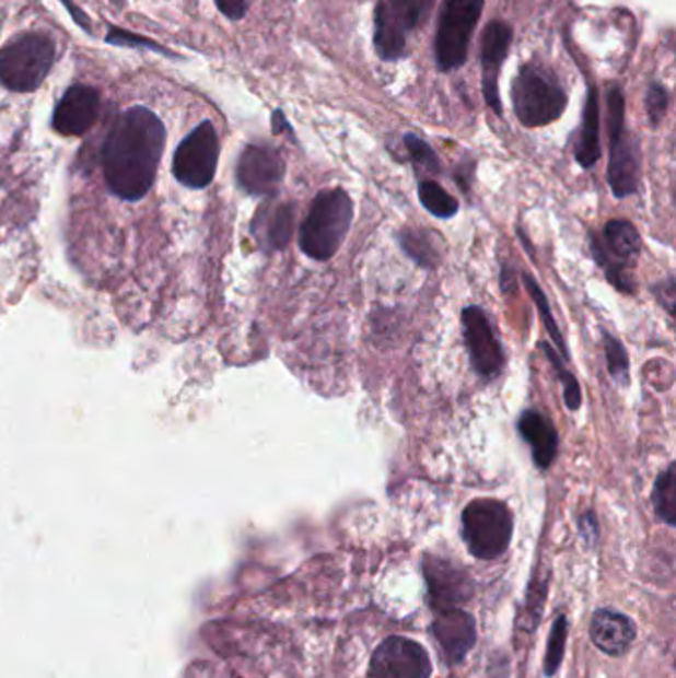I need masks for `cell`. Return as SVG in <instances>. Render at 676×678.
<instances>
[{"mask_svg":"<svg viewBox=\"0 0 676 678\" xmlns=\"http://www.w3.org/2000/svg\"><path fill=\"white\" fill-rule=\"evenodd\" d=\"M353 221V202L343 189H329L317 195L306 221L300 226L298 243L304 255L326 262L338 255Z\"/></svg>","mask_w":676,"mask_h":678,"instance_id":"obj_1","label":"cell"},{"mask_svg":"<svg viewBox=\"0 0 676 678\" xmlns=\"http://www.w3.org/2000/svg\"><path fill=\"white\" fill-rule=\"evenodd\" d=\"M512 104L522 126L544 128L566 112L568 94L550 70L532 62L520 68L512 84Z\"/></svg>","mask_w":676,"mask_h":678,"instance_id":"obj_2","label":"cell"},{"mask_svg":"<svg viewBox=\"0 0 676 678\" xmlns=\"http://www.w3.org/2000/svg\"><path fill=\"white\" fill-rule=\"evenodd\" d=\"M54 40L44 33H26L0 50V84L11 92H34L50 72Z\"/></svg>","mask_w":676,"mask_h":678,"instance_id":"obj_3","label":"cell"},{"mask_svg":"<svg viewBox=\"0 0 676 678\" xmlns=\"http://www.w3.org/2000/svg\"><path fill=\"white\" fill-rule=\"evenodd\" d=\"M514 534V518L504 502L480 499L463 512V538L478 560H497L508 550Z\"/></svg>","mask_w":676,"mask_h":678,"instance_id":"obj_4","label":"cell"},{"mask_svg":"<svg viewBox=\"0 0 676 678\" xmlns=\"http://www.w3.org/2000/svg\"><path fill=\"white\" fill-rule=\"evenodd\" d=\"M482 9L485 0H444L434 34V62L441 72L465 66Z\"/></svg>","mask_w":676,"mask_h":678,"instance_id":"obj_5","label":"cell"},{"mask_svg":"<svg viewBox=\"0 0 676 678\" xmlns=\"http://www.w3.org/2000/svg\"><path fill=\"white\" fill-rule=\"evenodd\" d=\"M221 157V141L211 121H202L180 139L171 157L173 175L195 191H205L217 177Z\"/></svg>","mask_w":676,"mask_h":678,"instance_id":"obj_6","label":"cell"},{"mask_svg":"<svg viewBox=\"0 0 676 678\" xmlns=\"http://www.w3.org/2000/svg\"><path fill=\"white\" fill-rule=\"evenodd\" d=\"M595 262L602 266L607 280L625 294H633V266L641 255V236L633 224L623 219L609 221L602 238L592 236Z\"/></svg>","mask_w":676,"mask_h":678,"instance_id":"obj_7","label":"cell"},{"mask_svg":"<svg viewBox=\"0 0 676 678\" xmlns=\"http://www.w3.org/2000/svg\"><path fill=\"white\" fill-rule=\"evenodd\" d=\"M433 665L424 646L405 636H389L371 657L370 678H431Z\"/></svg>","mask_w":676,"mask_h":678,"instance_id":"obj_8","label":"cell"},{"mask_svg":"<svg viewBox=\"0 0 676 678\" xmlns=\"http://www.w3.org/2000/svg\"><path fill=\"white\" fill-rule=\"evenodd\" d=\"M463 334L475 372L485 379H497L504 365V351L487 314L478 306L463 309Z\"/></svg>","mask_w":676,"mask_h":678,"instance_id":"obj_9","label":"cell"},{"mask_svg":"<svg viewBox=\"0 0 676 678\" xmlns=\"http://www.w3.org/2000/svg\"><path fill=\"white\" fill-rule=\"evenodd\" d=\"M284 173V160L278 151L263 145H248L238 160L236 179L244 191L256 197H268L278 191Z\"/></svg>","mask_w":676,"mask_h":678,"instance_id":"obj_10","label":"cell"},{"mask_svg":"<svg viewBox=\"0 0 676 678\" xmlns=\"http://www.w3.org/2000/svg\"><path fill=\"white\" fill-rule=\"evenodd\" d=\"M423 573L429 585V597L434 609H455L456 605L466 604L473 597L470 575L448 560L424 556Z\"/></svg>","mask_w":676,"mask_h":678,"instance_id":"obj_11","label":"cell"},{"mask_svg":"<svg viewBox=\"0 0 676 678\" xmlns=\"http://www.w3.org/2000/svg\"><path fill=\"white\" fill-rule=\"evenodd\" d=\"M100 114V94L90 85H72L54 109L53 126L58 133L78 138L88 133Z\"/></svg>","mask_w":676,"mask_h":678,"instance_id":"obj_12","label":"cell"},{"mask_svg":"<svg viewBox=\"0 0 676 678\" xmlns=\"http://www.w3.org/2000/svg\"><path fill=\"white\" fill-rule=\"evenodd\" d=\"M512 44V26L506 22H490L482 36V94L488 106L497 116H502V104L498 94V75L506 60Z\"/></svg>","mask_w":676,"mask_h":678,"instance_id":"obj_13","label":"cell"},{"mask_svg":"<svg viewBox=\"0 0 676 678\" xmlns=\"http://www.w3.org/2000/svg\"><path fill=\"white\" fill-rule=\"evenodd\" d=\"M433 633L443 648L448 665H458L476 645L475 617L463 609L439 611L433 623Z\"/></svg>","mask_w":676,"mask_h":678,"instance_id":"obj_14","label":"cell"},{"mask_svg":"<svg viewBox=\"0 0 676 678\" xmlns=\"http://www.w3.org/2000/svg\"><path fill=\"white\" fill-rule=\"evenodd\" d=\"M611 139V157L607 167V180L617 199L631 197L639 189L641 161L633 139L627 136V129L609 133Z\"/></svg>","mask_w":676,"mask_h":678,"instance_id":"obj_15","label":"cell"},{"mask_svg":"<svg viewBox=\"0 0 676 678\" xmlns=\"http://www.w3.org/2000/svg\"><path fill=\"white\" fill-rule=\"evenodd\" d=\"M593 645L603 651L605 655L619 657L629 651L637 636V627L633 619L619 611L611 609H599L593 615L592 627H590Z\"/></svg>","mask_w":676,"mask_h":678,"instance_id":"obj_16","label":"cell"},{"mask_svg":"<svg viewBox=\"0 0 676 678\" xmlns=\"http://www.w3.org/2000/svg\"><path fill=\"white\" fill-rule=\"evenodd\" d=\"M518 431L532 448L534 463L541 470L550 468L558 455V433L550 419L538 411H524L520 417Z\"/></svg>","mask_w":676,"mask_h":678,"instance_id":"obj_17","label":"cell"},{"mask_svg":"<svg viewBox=\"0 0 676 678\" xmlns=\"http://www.w3.org/2000/svg\"><path fill=\"white\" fill-rule=\"evenodd\" d=\"M436 0H381L375 19L392 24L403 36L419 28L433 11Z\"/></svg>","mask_w":676,"mask_h":678,"instance_id":"obj_18","label":"cell"},{"mask_svg":"<svg viewBox=\"0 0 676 678\" xmlns=\"http://www.w3.org/2000/svg\"><path fill=\"white\" fill-rule=\"evenodd\" d=\"M602 157V141H599V96L597 90L590 87L587 102L583 109V124L580 138L575 143V160L583 170H592Z\"/></svg>","mask_w":676,"mask_h":678,"instance_id":"obj_19","label":"cell"},{"mask_svg":"<svg viewBox=\"0 0 676 678\" xmlns=\"http://www.w3.org/2000/svg\"><path fill=\"white\" fill-rule=\"evenodd\" d=\"M653 506L656 518L665 522L666 526H676V465L673 463L656 478L653 488Z\"/></svg>","mask_w":676,"mask_h":678,"instance_id":"obj_20","label":"cell"},{"mask_svg":"<svg viewBox=\"0 0 676 678\" xmlns=\"http://www.w3.org/2000/svg\"><path fill=\"white\" fill-rule=\"evenodd\" d=\"M294 217H296V211H294V204H290V202L280 204L272 212L270 221L266 224L265 243L268 248L280 250V248L288 246V243L292 241V234H294Z\"/></svg>","mask_w":676,"mask_h":678,"instance_id":"obj_21","label":"cell"},{"mask_svg":"<svg viewBox=\"0 0 676 678\" xmlns=\"http://www.w3.org/2000/svg\"><path fill=\"white\" fill-rule=\"evenodd\" d=\"M419 199L424 209L439 219H451L458 212V201L455 197L444 191L434 180H423L419 185Z\"/></svg>","mask_w":676,"mask_h":678,"instance_id":"obj_22","label":"cell"},{"mask_svg":"<svg viewBox=\"0 0 676 678\" xmlns=\"http://www.w3.org/2000/svg\"><path fill=\"white\" fill-rule=\"evenodd\" d=\"M524 284L528 288L529 296L534 300V304L538 306L539 318H541L544 326L548 329L551 341H553V343H556V348L560 350L561 358L566 361L570 360V355H568V348H566V341H563V336H561L560 328H558V324H556V319H553V314H551L548 297H546V294L541 292V288L538 287V282H536V280H534L528 272L524 274Z\"/></svg>","mask_w":676,"mask_h":678,"instance_id":"obj_23","label":"cell"},{"mask_svg":"<svg viewBox=\"0 0 676 678\" xmlns=\"http://www.w3.org/2000/svg\"><path fill=\"white\" fill-rule=\"evenodd\" d=\"M399 243H401L403 253L412 258L417 265L423 268H434L436 265L439 256L427 234L419 233L415 229H405L399 234Z\"/></svg>","mask_w":676,"mask_h":678,"instance_id":"obj_24","label":"cell"},{"mask_svg":"<svg viewBox=\"0 0 676 678\" xmlns=\"http://www.w3.org/2000/svg\"><path fill=\"white\" fill-rule=\"evenodd\" d=\"M566 643H568V617L560 615L553 626H551L550 639H548V648H546V661H544V673L551 677L558 673L563 653H566Z\"/></svg>","mask_w":676,"mask_h":678,"instance_id":"obj_25","label":"cell"},{"mask_svg":"<svg viewBox=\"0 0 676 678\" xmlns=\"http://www.w3.org/2000/svg\"><path fill=\"white\" fill-rule=\"evenodd\" d=\"M539 348L546 351L548 360H550L553 370H556L558 377H560L561 385H563V401L568 405V409L578 411V409L582 407V389H580V383L566 370V363H563L566 360H563L561 355H558L556 351L548 348L546 343H539Z\"/></svg>","mask_w":676,"mask_h":678,"instance_id":"obj_26","label":"cell"},{"mask_svg":"<svg viewBox=\"0 0 676 678\" xmlns=\"http://www.w3.org/2000/svg\"><path fill=\"white\" fill-rule=\"evenodd\" d=\"M605 338V358H607V367L619 385L629 382V355L625 351L623 343L619 339L614 338L611 334H603Z\"/></svg>","mask_w":676,"mask_h":678,"instance_id":"obj_27","label":"cell"},{"mask_svg":"<svg viewBox=\"0 0 676 678\" xmlns=\"http://www.w3.org/2000/svg\"><path fill=\"white\" fill-rule=\"evenodd\" d=\"M405 148L409 151L412 163H415L417 167H421V170L427 171V173H433V175L441 173V161L434 155L433 149H431V145H429L427 141L417 138L415 133H407V136H405Z\"/></svg>","mask_w":676,"mask_h":678,"instance_id":"obj_28","label":"cell"},{"mask_svg":"<svg viewBox=\"0 0 676 678\" xmlns=\"http://www.w3.org/2000/svg\"><path fill=\"white\" fill-rule=\"evenodd\" d=\"M646 116L653 126H658L663 121L668 107V94L661 84H651L645 96Z\"/></svg>","mask_w":676,"mask_h":678,"instance_id":"obj_29","label":"cell"},{"mask_svg":"<svg viewBox=\"0 0 676 678\" xmlns=\"http://www.w3.org/2000/svg\"><path fill=\"white\" fill-rule=\"evenodd\" d=\"M107 43L124 44V46H133V44H138L141 48H153V50H158V52L159 50L163 52V48H159L158 44L149 43L145 38H138V36H133V34H127L126 31H119V28H109Z\"/></svg>","mask_w":676,"mask_h":678,"instance_id":"obj_30","label":"cell"},{"mask_svg":"<svg viewBox=\"0 0 676 678\" xmlns=\"http://www.w3.org/2000/svg\"><path fill=\"white\" fill-rule=\"evenodd\" d=\"M217 7L221 9L224 16L238 21L243 19L244 12L248 9V0H217Z\"/></svg>","mask_w":676,"mask_h":678,"instance_id":"obj_31","label":"cell"},{"mask_svg":"<svg viewBox=\"0 0 676 678\" xmlns=\"http://www.w3.org/2000/svg\"><path fill=\"white\" fill-rule=\"evenodd\" d=\"M580 530H582L583 538L590 541V543L595 541L597 534H599V524H597V518H595L593 512H585L582 518H580Z\"/></svg>","mask_w":676,"mask_h":678,"instance_id":"obj_32","label":"cell"},{"mask_svg":"<svg viewBox=\"0 0 676 678\" xmlns=\"http://www.w3.org/2000/svg\"><path fill=\"white\" fill-rule=\"evenodd\" d=\"M63 4H66V7L70 9V11H72V14H74L75 21L80 22V24H84L85 28H90V21L85 19L84 12L78 11V9H75L74 4H72L70 0H63Z\"/></svg>","mask_w":676,"mask_h":678,"instance_id":"obj_33","label":"cell"}]
</instances>
